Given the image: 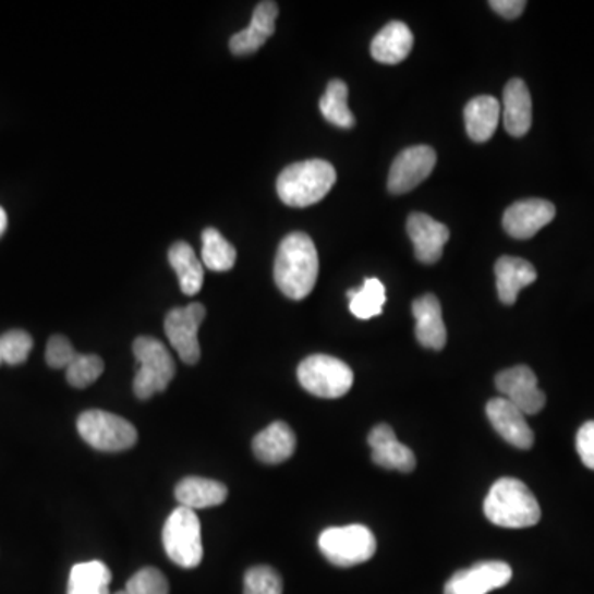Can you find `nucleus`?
<instances>
[{
	"instance_id": "a211bd4d",
	"label": "nucleus",
	"mask_w": 594,
	"mask_h": 594,
	"mask_svg": "<svg viewBox=\"0 0 594 594\" xmlns=\"http://www.w3.org/2000/svg\"><path fill=\"white\" fill-rule=\"evenodd\" d=\"M413 316L416 319L414 334L416 339L426 349H445L448 332L443 320L441 304L433 294L422 295L413 303Z\"/></svg>"
},
{
	"instance_id": "f704fd0d",
	"label": "nucleus",
	"mask_w": 594,
	"mask_h": 594,
	"mask_svg": "<svg viewBox=\"0 0 594 594\" xmlns=\"http://www.w3.org/2000/svg\"><path fill=\"white\" fill-rule=\"evenodd\" d=\"M577 451L581 462L594 471V422L584 423L578 432Z\"/></svg>"
},
{
	"instance_id": "a878e982",
	"label": "nucleus",
	"mask_w": 594,
	"mask_h": 594,
	"mask_svg": "<svg viewBox=\"0 0 594 594\" xmlns=\"http://www.w3.org/2000/svg\"><path fill=\"white\" fill-rule=\"evenodd\" d=\"M111 580V571L102 561H85L72 568L66 594H112Z\"/></svg>"
},
{
	"instance_id": "b1692460",
	"label": "nucleus",
	"mask_w": 594,
	"mask_h": 594,
	"mask_svg": "<svg viewBox=\"0 0 594 594\" xmlns=\"http://www.w3.org/2000/svg\"><path fill=\"white\" fill-rule=\"evenodd\" d=\"M227 497L228 489L225 484L205 477H185L175 487L177 502L191 510L221 506Z\"/></svg>"
},
{
	"instance_id": "ddd939ff",
	"label": "nucleus",
	"mask_w": 594,
	"mask_h": 594,
	"mask_svg": "<svg viewBox=\"0 0 594 594\" xmlns=\"http://www.w3.org/2000/svg\"><path fill=\"white\" fill-rule=\"evenodd\" d=\"M555 215H557V208L551 202L526 198L507 208L502 225L510 237L517 240H529L554 221Z\"/></svg>"
},
{
	"instance_id": "412c9836",
	"label": "nucleus",
	"mask_w": 594,
	"mask_h": 594,
	"mask_svg": "<svg viewBox=\"0 0 594 594\" xmlns=\"http://www.w3.org/2000/svg\"><path fill=\"white\" fill-rule=\"evenodd\" d=\"M497 292L499 300L507 306L517 303L519 292L537 279V269L526 259L516 256H502L496 263Z\"/></svg>"
},
{
	"instance_id": "393cba45",
	"label": "nucleus",
	"mask_w": 594,
	"mask_h": 594,
	"mask_svg": "<svg viewBox=\"0 0 594 594\" xmlns=\"http://www.w3.org/2000/svg\"><path fill=\"white\" fill-rule=\"evenodd\" d=\"M169 263L179 278L181 291L185 295H195L204 284V263L197 258L189 243L177 242L170 246Z\"/></svg>"
},
{
	"instance_id": "4c0bfd02",
	"label": "nucleus",
	"mask_w": 594,
	"mask_h": 594,
	"mask_svg": "<svg viewBox=\"0 0 594 594\" xmlns=\"http://www.w3.org/2000/svg\"><path fill=\"white\" fill-rule=\"evenodd\" d=\"M112 594H128V593H126V591L121 590V591H118V593H112Z\"/></svg>"
},
{
	"instance_id": "e433bc0d",
	"label": "nucleus",
	"mask_w": 594,
	"mask_h": 594,
	"mask_svg": "<svg viewBox=\"0 0 594 594\" xmlns=\"http://www.w3.org/2000/svg\"><path fill=\"white\" fill-rule=\"evenodd\" d=\"M5 230H8V214L4 208L0 207V237L4 234Z\"/></svg>"
},
{
	"instance_id": "9d476101",
	"label": "nucleus",
	"mask_w": 594,
	"mask_h": 594,
	"mask_svg": "<svg viewBox=\"0 0 594 594\" xmlns=\"http://www.w3.org/2000/svg\"><path fill=\"white\" fill-rule=\"evenodd\" d=\"M436 160L438 157L433 147H408L403 153L398 154L397 159L391 163L388 191L393 195H400L419 187L435 169Z\"/></svg>"
},
{
	"instance_id": "6ab92c4d",
	"label": "nucleus",
	"mask_w": 594,
	"mask_h": 594,
	"mask_svg": "<svg viewBox=\"0 0 594 594\" xmlns=\"http://www.w3.org/2000/svg\"><path fill=\"white\" fill-rule=\"evenodd\" d=\"M504 126L513 137H523L532 128V96L520 78L510 80L504 89Z\"/></svg>"
},
{
	"instance_id": "f3484780",
	"label": "nucleus",
	"mask_w": 594,
	"mask_h": 594,
	"mask_svg": "<svg viewBox=\"0 0 594 594\" xmlns=\"http://www.w3.org/2000/svg\"><path fill=\"white\" fill-rule=\"evenodd\" d=\"M368 445L372 448V459L375 464L393 471L411 472L416 465L413 451L401 445L388 425H378L368 435Z\"/></svg>"
},
{
	"instance_id": "aec40b11",
	"label": "nucleus",
	"mask_w": 594,
	"mask_h": 594,
	"mask_svg": "<svg viewBox=\"0 0 594 594\" xmlns=\"http://www.w3.org/2000/svg\"><path fill=\"white\" fill-rule=\"evenodd\" d=\"M413 34L403 22L393 21L385 25L371 45V53L374 60L384 65H397L403 62L413 48Z\"/></svg>"
},
{
	"instance_id": "20e7f679",
	"label": "nucleus",
	"mask_w": 594,
	"mask_h": 594,
	"mask_svg": "<svg viewBox=\"0 0 594 594\" xmlns=\"http://www.w3.org/2000/svg\"><path fill=\"white\" fill-rule=\"evenodd\" d=\"M133 352L140 364L134 377V393L140 400H149L169 387L175 377V362L167 347L154 337H137Z\"/></svg>"
},
{
	"instance_id": "2eb2a0df",
	"label": "nucleus",
	"mask_w": 594,
	"mask_h": 594,
	"mask_svg": "<svg viewBox=\"0 0 594 594\" xmlns=\"http://www.w3.org/2000/svg\"><path fill=\"white\" fill-rule=\"evenodd\" d=\"M487 419L497 433L509 445L519 449H530L535 441L532 428L526 423L525 414L506 398H493L486 407Z\"/></svg>"
},
{
	"instance_id": "6e6552de",
	"label": "nucleus",
	"mask_w": 594,
	"mask_h": 594,
	"mask_svg": "<svg viewBox=\"0 0 594 594\" xmlns=\"http://www.w3.org/2000/svg\"><path fill=\"white\" fill-rule=\"evenodd\" d=\"M298 380L314 397L334 400L349 393L353 385V372L336 356L317 353L301 362Z\"/></svg>"
},
{
	"instance_id": "72a5a7b5",
	"label": "nucleus",
	"mask_w": 594,
	"mask_h": 594,
	"mask_svg": "<svg viewBox=\"0 0 594 594\" xmlns=\"http://www.w3.org/2000/svg\"><path fill=\"white\" fill-rule=\"evenodd\" d=\"M76 355L78 352L73 349L72 342L65 336H53L48 339L45 361L51 368H69Z\"/></svg>"
},
{
	"instance_id": "cd10ccee",
	"label": "nucleus",
	"mask_w": 594,
	"mask_h": 594,
	"mask_svg": "<svg viewBox=\"0 0 594 594\" xmlns=\"http://www.w3.org/2000/svg\"><path fill=\"white\" fill-rule=\"evenodd\" d=\"M349 88L342 80H332L327 85L326 95L320 98L319 108L324 118L334 126L350 130L355 126V118L349 109Z\"/></svg>"
},
{
	"instance_id": "473e14b6",
	"label": "nucleus",
	"mask_w": 594,
	"mask_h": 594,
	"mask_svg": "<svg viewBox=\"0 0 594 594\" xmlns=\"http://www.w3.org/2000/svg\"><path fill=\"white\" fill-rule=\"evenodd\" d=\"M128 594H169V581L157 568L146 567L131 577L126 584Z\"/></svg>"
},
{
	"instance_id": "4468645a",
	"label": "nucleus",
	"mask_w": 594,
	"mask_h": 594,
	"mask_svg": "<svg viewBox=\"0 0 594 594\" xmlns=\"http://www.w3.org/2000/svg\"><path fill=\"white\" fill-rule=\"evenodd\" d=\"M408 237L414 246V255L425 265L438 263L448 243L449 228L425 214H411L407 223Z\"/></svg>"
},
{
	"instance_id": "4be33fe9",
	"label": "nucleus",
	"mask_w": 594,
	"mask_h": 594,
	"mask_svg": "<svg viewBox=\"0 0 594 594\" xmlns=\"http://www.w3.org/2000/svg\"><path fill=\"white\" fill-rule=\"evenodd\" d=\"M295 449V436L291 426L282 422L272 423L253 439V452L266 464L288 461Z\"/></svg>"
},
{
	"instance_id": "39448f33",
	"label": "nucleus",
	"mask_w": 594,
	"mask_h": 594,
	"mask_svg": "<svg viewBox=\"0 0 594 594\" xmlns=\"http://www.w3.org/2000/svg\"><path fill=\"white\" fill-rule=\"evenodd\" d=\"M162 544L167 557L182 568H195L204 558L201 520L195 510L177 507L162 530Z\"/></svg>"
},
{
	"instance_id": "bb28decb",
	"label": "nucleus",
	"mask_w": 594,
	"mask_h": 594,
	"mask_svg": "<svg viewBox=\"0 0 594 594\" xmlns=\"http://www.w3.org/2000/svg\"><path fill=\"white\" fill-rule=\"evenodd\" d=\"M350 301V313L356 319L368 320L380 316L387 298H385V284L377 278H367L361 288L347 291Z\"/></svg>"
},
{
	"instance_id": "9b49d317",
	"label": "nucleus",
	"mask_w": 594,
	"mask_h": 594,
	"mask_svg": "<svg viewBox=\"0 0 594 594\" xmlns=\"http://www.w3.org/2000/svg\"><path fill=\"white\" fill-rule=\"evenodd\" d=\"M496 387L502 398L516 404L525 416L541 413L547 403L544 391L538 388L537 375L525 365L500 372L496 377Z\"/></svg>"
},
{
	"instance_id": "dca6fc26",
	"label": "nucleus",
	"mask_w": 594,
	"mask_h": 594,
	"mask_svg": "<svg viewBox=\"0 0 594 594\" xmlns=\"http://www.w3.org/2000/svg\"><path fill=\"white\" fill-rule=\"evenodd\" d=\"M279 9L276 2L266 0L256 5L253 12L252 24L245 31L237 32L230 38L231 53L237 57L255 53L269 37L275 34L276 19H278Z\"/></svg>"
},
{
	"instance_id": "f03ea898",
	"label": "nucleus",
	"mask_w": 594,
	"mask_h": 594,
	"mask_svg": "<svg viewBox=\"0 0 594 594\" xmlns=\"http://www.w3.org/2000/svg\"><path fill=\"white\" fill-rule=\"evenodd\" d=\"M337 181L332 163L323 159L292 163L279 173L276 189L282 204L304 208L323 201Z\"/></svg>"
},
{
	"instance_id": "c756f323",
	"label": "nucleus",
	"mask_w": 594,
	"mask_h": 594,
	"mask_svg": "<svg viewBox=\"0 0 594 594\" xmlns=\"http://www.w3.org/2000/svg\"><path fill=\"white\" fill-rule=\"evenodd\" d=\"M34 349V339L25 330L14 329L0 336V361L2 364L21 365Z\"/></svg>"
},
{
	"instance_id": "7c9ffc66",
	"label": "nucleus",
	"mask_w": 594,
	"mask_h": 594,
	"mask_svg": "<svg viewBox=\"0 0 594 594\" xmlns=\"http://www.w3.org/2000/svg\"><path fill=\"white\" fill-rule=\"evenodd\" d=\"M105 372V362L99 355L78 353L75 361L66 368V380L72 387L86 388L95 384Z\"/></svg>"
},
{
	"instance_id": "1a4fd4ad",
	"label": "nucleus",
	"mask_w": 594,
	"mask_h": 594,
	"mask_svg": "<svg viewBox=\"0 0 594 594\" xmlns=\"http://www.w3.org/2000/svg\"><path fill=\"white\" fill-rule=\"evenodd\" d=\"M207 311L204 304L192 303L185 307H175L169 311L163 323L167 339L170 346L187 365H195L201 361V342L198 329L204 323Z\"/></svg>"
},
{
	"instance_id": "7ed1b4c3",
	"label": "nucleus",
	"mask_w": 594,
	"mask_h": 594,
	"mask_svg": "<svg viewBox=\"0 0 594 594\" xmlns=\"http://www.w3.org/2000/svg\"><path fill=\"white\" fill-rule=\"evenodd\" d=\"M484 513L489 522L504 529L537 525L542 517L541 506L532 490L512 477H504L490 487L484 500Z\"/></svg>"
},
{
	"instance_id": "c85d7f7f",
	"label": "nucleus",
	"mask_w": 594,
	"mask_h": 594,
	"mask_svg": "<svg viewBox=\"0 0 594 594\" xmlns=\"http://www.w3.org/2000/svg\"><path fill=\"white\" fill-rule=\"evenodd\" d=\"M202 263L211 271H230L237 263V250L220 231L207 228L202 233Z\"/></svg>"
},
{
	"instance_id": "0eeeda50",
	"label": "nucleus",
	"mask_w": 594,
	"mask_h": 594,
	"mask_svg": "<svg viewBox=\"0 0 594 594\" xmlns=\"http://www.w3.org/2000/svg\"><path fill=\"white\" fill-rule=\"evenodd\" d=\"M76 428L80 436L98 451H126L137 443V432L133 423L108 411H85L80 414Z\"/></svg>"
},
{
	"instance_id": "2f4dec72",
	"label": "nucleus",
	"mask_w": 594,
	"mask_h": 594,
	"mask_svg": "<svg viewBox=\"0 0 594 594\" xmlns=\"http://www.w3.org/2000/svg\"><path fill=\"white\" fill-rule=\"evenodd\" d=\"M243 594H282V580L275 568L253 567L245 574Z\"/></svg>"
},
{
	"instance_id": "5701e85b",
	"label": "nucleus",
	"mask_w": 594,
	"mask_h": 594,
	"mask_svg": "<svg viewBox=\"0 0 594 594\" xmlns=\"http://www.w3.org/2000/svg\"><path fill=\"white\" fill-rule=\"evenodd\" d=\"M465 131L474 143H487L500 121V102L494 96H477L465 105Z\"/></svg>"
},
{
	"instance_id": "f257e3e1",
	"label": "nucleus",
	"mask_w": 594,
	"mask_h": 594,
	"mask_svg": "<svg viewBox=\"0 0 594 594\" xmlns=\"http://www.w3.org/2000/svg\"><path fill=\"white\" fill-rule=\"evenodd\" d=\"M319 276V255L310 234L294 231L279 245L275 281L289 300L301 301L313 292Z\"/></svg>"
},
{
	"instance_id": "423d86ee",
	"label": "nucleus",
	"mask_w": 594,
	"mask_h": 594,
	"mask_svg": "<svg viewBox=\"0 0 594 594\" xmlns=\"http://www.w3.org/2000/svg\"><path fill=\"white\" fill-rule=\"evenodd\" d=\"M324 557L336 567L349 568L371 560L377 550L374 533L365 525L332 526L319 537Z\"/></svg>"
},
{
	"instance_id": "c9c22d12",
	"label": "nucleus",
	"mask_w": 594,
	"mask_h": 594,
	"mask_svg": "<svg viewBox=\"0 0 594 594\" xmlns=\"http://www.w3.org/2000/svg\"><path fill=\"white\" fill-rule=\"evenodd\" d=\"M489 5L494 12L502 15L504 19L513 21L525 11L526 2H523V0H490Z\"/></svg>"
},
{
	"instance_id": "f8f14e48",
	"label": "nucleus",
	"mask_w": 594,
	"mask_h": 594,
	"mask_svg": "<svg viewBox=\"0 0 594 594\" xmlns=\"http://www.w3.org/2000/svg\"><path fill=\"white\" fill-rule=\"evenodd\" d=\"M512 580V568L504 561H481L449 578L445 594H487Z\"/></svg>"
}]
</instances>
